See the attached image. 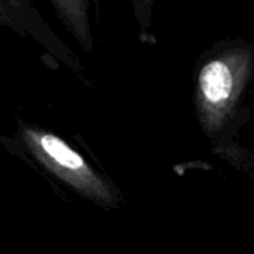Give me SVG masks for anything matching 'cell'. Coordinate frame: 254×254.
Wrapping results in <instances>:
<instances>
[{
    "label": "cell",
    "instance_id": "cell-1",
    "mask_svg": "<svg viewBox=\"0 0 254 254\" xmlns=\"http://www.w3.org/2000/svg\"><path fill=\"white\" fill-rule=\"evenodd\" d=\"M3 27L21 36H32L50 51L62 47L30 0H0V29Z\"/></svg>",
    "mask_w": 254,
    "mask_h": 254
},
{
    "label": "cell",
    "instance_id": "cell-2",
    "mask_svg": "<svg viewBox=\"0 0 254 254\" xmlns=\"http://www.w3.org/2000/svg\"><path fill=\"white\" fill-rule=\"evenodd\" d=\"M59 20L84 50L93 45L90 27V0H50Z\"/></svg>",
    "mask_w": 254,
    "mask_h": 254
},
{
    "label": "cell",
    "instance_id": "cell-3",
    "mask_svg": "<svg viewBox=\"0 0 254 254\" xmlns=\"http://www.w3.org/2000/svg\"><path fill=\"white\" fill-rule=\"evenodd\" d=\"M156 0H132V9L141 32H147L151 26Z\"/></svg>",
    "mask_w": 254,
    "mask_h": 254
}]
</instances>
